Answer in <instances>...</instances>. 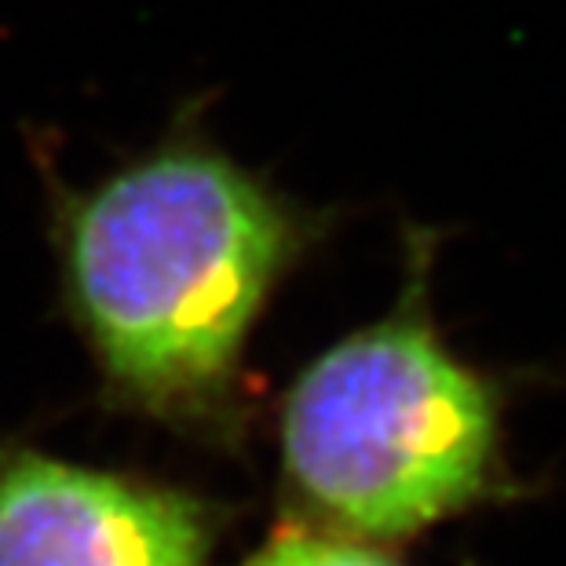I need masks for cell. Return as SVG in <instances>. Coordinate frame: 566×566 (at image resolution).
<instances>
[{"instance_id": "obj_2", "label": "cell", "mask_w": 566, "mask_h": 566, "mask_svg": "<svg viewBox=\"0 0 566 566\" xmlns=\"http://www.w3.org/2000/svg\"><path fill=\"white\" fill-rule=\"evenodd\" d=\"M388 318L318 355L282 402V475L333 534L391 545L497 490L501 399L461 363L424 304V279Z\"/></svg>"}, {"instance_id": "obj_1", "label": "cell", "mask_w": 566, "mask_h": 566, "mask_svg": "<svg viewBox=\"0 0 566 566\" xmlns=\"http://www.w3.org/2000/svg\"><path fill=\"white\" fill-rule=\"evenodd\" d=\"M66 307L114 406L231 436L245 344L311 245V216L176 136L55 216Z\"/></svg>"}, {"instance_id": "obj_3", "label": "cell", "mask_w": 566, "mask_h": 566, "mask_svg": "<svg viewBox=\"0 0 566 566\" xmlns=\"http://www.w3.org/2000/svg\"><path fill=\"white\" fill-rule=\"evenodd\" d=\"M216 530L179 486L0 442V566H209Z\"/></svg>"}, {"instance_id": "obj_4", "label": "cell", "mask_w": 566, "mask_h": 566, "mask_svg": "<svg viewBox=\"0 0 566 566\" xmlns=\"http://www.w3.org/2000/svg\"><path fill=\"white\" fill-rule=\"evenodd\" d=\"M242 566H402L380 545L333 534V530L289 523L271 534V541L252 552Z\"/></svg>"}]
</instances>
